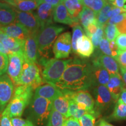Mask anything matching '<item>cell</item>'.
Here are the masks:
<instances>
[{
  "instance_id": "obj_48",
  "label": "cell",
  "mask_w": 126,
  "mask_h": 126,
  "mask_svg": "<svg viewBox=\"0 0 126 126\" xmlns=\"http://www.w3.org/2000/svg\"><path fill=\"white\" fill-rule=\"evenodd\" d=\"M36 1L37 2V5L42 2H45L47 3V4L51 5L53 7H56L60 3L62 2L63 0H36Z\"/></svg>"
},
{
  "instance_id": "obj_53",
  "label": "cell",
  "mask_w": 126,
  "mask_h": 126,
  "mask_svg": "<svg viewBox=\"0 0 126 126\" xmlns=\"http://www.w3.org/2000/svg\"><path fill=\"white\" fill-rule=\"evenodd\" d=\"M97 126H114L112 124L109 123L105 119H101L99 121V123Z\"/></svg>"
},
{
  "instance_id": "obj_42",
  "label": "cell",
  "mask_w": 126,
  "mask_h": 126,
  "mask_svg": "<svg viewBox=\"0 0 126 126\" xmlns=\"http://www.w3.org/2000/svg\"><path fill=\"white\" fill-rule=\"evenodd\" d=\"M116 60L117 61L120 67L126 68V50H119Z\"/></svg>"
},
{
  "instance_id": "obj_17",
  "label": "cell",
  "mask_w": 126,
  "mask_h": 126,
  "mask_svg": "<svg viewBox=\"0 0 126 126\" xmlns=\"http://www.w3.org/2000/svg\"><path fill=\"white\" fill-rule=\"evenodd\" d=\"M106 86L115 102H117L122 91L125 88L122 76L120 74L110 75Z\"/></svg>"
},
{
  "instance_id": "obj_12",
  "label": "cell",
  "mask_w": 126,
  "mask_h": 126,
  "mask_svg": "<svg viewBox=\"0 0 126 126\" xmlns=\"http://www.w3.org/2000/svg\"><path fill=\"white\" fill-rule=\"evenodd\" d=\"M92 64L102 66L109 72L110 75L119 74L120 67L117 61L112 57L102 53L98 48L93 56Z\"/></svg>"
},
{
  "instance_id": "obj_10",
  "label": "cell",
  "mask_w": 126,
  "mask_h": 126,
  "mask_svg": "<svg viewBox=\"0 0 126 126\" xmlns=\"http://www.w3.org/2000/svg\"><path fill=\"white\" fill-rule=\"evenodd\" d=\"M71 35L69 32L61 33L55 41L53 52L56 59L68 58L72 51Z\"/></svg>"
},
{
  "instance_id": "obj_44",
  "label": "cell",
  "mask_w": 126,
  "mask_h": 126,
  "mask_svg": "<svg viewBox=\"0 0 126 126\" xmlns=\"http://www.w3.org/2000/svg\"><path fill=\"white\" fill-rule=\"evenodd\" d=\"M98 28V24H97V22L96 21L94 22L91 23L85 29V32L86 33V35L88 37L90 38V37L96 32Z\"/></svg>"
},
{
  "instance_id": "obj_31",
  "label": "cell",
  "mask_w": 126,
  "mask_h": 126,
  "mask_svg": "<svg viewBox=\"0 0 126 126\" xmlns=\"http://www.w3.org/2000/svg\"><path fill=\"white\" fill-rule=\"evenodd\" d=\"M81 1L83 6L92 9L96 14L107 4L106 0H81Z\"/></svg>"
},
{
  "instance_id": "obj_50",
  "label": "cell",
  "mask_w": 126,
  "mask_h": 126,
  "mask_svg": "<svg viewBox=\"0 0 126 126\" xmlns=\"http://www.w3.org/2000/svg\"><path fill=\"white\" fill-rule=\"evenodd\" d=\"M126 2V0H114L111 4L113 6L116 7L123 8L124 6V4Z\"/></svg>"
},
{
  "instance_id": "obj_1",
  "label": "cell",
  "mask_w": 126,
  "mask_h": 126,
  "mask_svg": "<svg viewBox=\"0 0 126 126\" xmlns=\"http://www.w3.org/2000/svg\"><path fill=\"white\" fill-rule=\"evenodd\" d=\"M61 90H88L92 88V64L83 60L71 59L64 73L55 85Z\"/></svg>"
},
{
  "instance_id": "obj_7",
  "label": "cell",
  "mask_w": 126,
  "mask_h": 126,
  "mask_svg": "<svg viewBox=\"0 0 126 126\" xmlns=\"http://www.w3.org/2000/svg\"><path fill=\"white\" fill-rule=\"evenodd\" d=\"M61 91L69 100H73L79 108L85 110L88 113L94 114L96 117L94 111V100L88 90L71 91L63 89Z\"/></svg>"
},
{
  "instance_id": "obj_41",
  "label": "cell",
  "mask_w": 126,
  "mask_h": 126,
  "mask_svg": "<svg viewBox=\"0 0 126 126\" xmlns=\"http://www.w3.org/2000/svg\"><path fill=\"white\" fill-rule=\"evenodd\" d=\"M114 41L120 50H126V34H119Z\"/></svg>"
},
{
  "instance_id": "obj_51",
  "label": "cell",
  "mask_w": 126,
  "mask_h": 126,
  "mask_svg": "<svg viewBox=\"0 0 126 126\" xmlns=\"http://www.w3.org/2000/svg\"><path fill=\"white\" fill-rule=\"evenodd\" d=\"M120 70L121 76H122L123 81L124 82V86H125V88H126V68L120 67Z\"/></svg>"
},
{
  "instance_id": "obj_49",
  "label": "cell",
  "mask_w": 126,
  "mask_h": 126,
  "mask_svg": "<svg viewBox=\"0 0 126 126\" xmlns=\"http://www.w3.org/2000/svg\"><path fill=\"white\" fill-rule=\"evenodd\" d=\"M116 26L119 33L126 34V18L123 20L122 22L118 23Z\"/></svg>"
},
{
  "instance_id": "obj_28",
  "label": "cell",
  "mask_w": 126,
  "mask_h": 126,
  "mask_svg": "<svg viewBox=\"0 0 126 126\" xmlns=\"http://www.w3.org/2000/svg\"><path fill=\"white\" fill-rule=\"evenodd\" d=\"M109 120L120 121L126 120V105L121 99L116 102L113 113L108 117Z\"/></svg>"
},
{
  "instance_id": "obj_19",
  "label": "cell",
  "mask_w": 126,
  "mask_h": 126,
  "mask_svg": "<svg viewBox=\"0 0 126 126\" xmlns=\"http://www.w3.org/2000/svg\"><path fill=\"white\" fill-rule=\"evenodd\" d=\"M94 47L91 39L83 34L77 42V54L83 59L89 58L94 53Z\"/></svg>"
},
{
  "instance_id": "obj_16",
  "label": "cell",
  "mask_w": 126,
  "mask_h": 126,
  "mask_svg": "<svg viewBox=\"0 0 126 126\" xmlns=\"http://www.w3.org/2000/svg\"><path fill=\"white\" fill-rule=\"evenodd\" d=\"M0 29L9 37L21 40H26L31 33L26 28L17 22L7 26H1Z\"/></svg>"
},
{
  "instance_id": "obj_29",
  "label": "cell",
  "mask_w": 126,
  "mask_h": 126,
  "mask_svg": "<svg viewBox=\"0 0 126 126\" xmlns=\"http://www.w3.org/2000/svg\"><path fill=\"white\" fill-rule=\"evenodd\" d=\"M67 117L52 108L46 126H63Z\"/></svg>"
},
{
  "instance_id": "obj_9",
  "label": "cell",
  "mask_w": 126,
  "mask_h": 126,
  "mask_svg": "<svg viewBox=\"0 0 126 126\" xmlns=\"http://www.w3.org/2000/svg\"><path fill=\"white\" fill-rule=\"evenodd\" d=\"M8 65L7 75L14 85L18 86V82L23 68L25 60L23 53H11L8 55Z\"/></svg>"
},
{
  "instance_id": "obj_47",
  "label": "cell",
  "mask_w": 126,
  "mask_h": 126,
  "mask_svg": "<svg viewBox=\"0 0 126 126\" xmlns=\"http://www.w3.org/2000/svg\"><path fill=\"white\" fill-rule=\"evenodd\" d=\"M110 48L111 52L112 57H113L115 60H116L120 50L119 49V48H118L116 44V42H115L114 40L110 42Z\"/></svg>"
},
{
  "instance_id": "obj_45",
  "label": "cell",
  "mask_w": 126,
  "mask_h": 126,
  "mask_svg": "<svg viewBox=\"0 0 126 126\" xmlns=\"http://www.w3.org/2000/svg\"><path fill=\"white\" fill-rule=\"evenodd\" d=\"M126 12V9L123 8H119V7H113L110 12L108 14V17L109 18H113V17L117 16L119 14H121V13H125Z\"/></svg>"
},
{
  "instance_id": "obj_13",
  "label": "cell",
  "mask_w": 126,
  "mask_h": 126,
  "mask_svg": "<svg viewBox=\"0 0 126 126\" xmlns=\"http://www.w3.org/2000/svg\"><path fill=\"white\" fill-rule=\"evenodd\" d=\"M16 22L23 25L31 33H37L40 29V26L36 14L32 11L23 12L15 9Z\"/></svg>"
},
{
  "instance_id": "obj_33",
  "label": "cell",
  "mask_w": 126,
  "mask_h": 126,
  "mask_svg": "<svg viewBox=\"0 0 126 126\" xmlns=\"http://www.w3.org/2000/svg\"><path fill=\"white\" fill-rule=\"evenodd\" d=\"M84 34V31L82 27L79 24L72 26V36L71 37L72 51L77 54V42L78 39Z\"/></svg>"
},
{
  "instance_id": "obj_55",
  "label": "cell",
  "mask_w": 126,
  "mask_h": 126,
  "mask_svg": "<svg viewBox=\"0 0 126 126\" xmlns=\"http://www.w3.org/2000/svg\"><path fill=\"white\" fill-rule=\"evenodd\" d=\"M108 1H109V2H110V3H111V2H113L114 0H108Z\"/></svg>"
},
{
  "instance_id": "obj_11",
  "label": "cell",
  "mask_w": 126,
  "mask_h": 126,
  "mask_svg": "<svg viewBox=\"0 0 126 126\" xmlns=\"http://www.w3.org/2000/svg\"><path fill=\"white\" fill-rule=\"evenodd\" d=\"M37 33H31L25 40L23 47V54L25 61L29 63H37L39 57Z\"/></svg>"
},
{
  "instance_id": "obj_14",
  "label": "cell",
  "mask_w": 126,
  "mask_h": 126,
  "mask_svg": "<svg viewBox=\"0 0 126 126\" xmlns=\"http://www.w3.org/2000/svg\"><path fill=\"white\" fill-rule=\"evenodd\" d=\"M14 85L8 75H0V105L6 108L14 96Z\"/></svg>"
},
{
  "instance_id": "obj_15",
  "label": "cell",
  "mask_w": 126,
  "mask_h": 126,
  "mask_svg": "<svg viewBox=\"0 0 126 126\" xmlns=\"http://www.w3.org/2000/svg\"><path fill=\"white\" fill-rule=\"evenodd\" d=\"M54 7L45 2L39 4L36 9V15L40 24V28L52 25L53 20Z\"/></svg>"
},
{
  "instance_id": "obj_21",
  "label": "cell",
  "mask_w": 126,
  "mask_h": 126,
  "mask_svg": "<svg viewBox=\"0 0 126 126\" xmlns=\"http://www.w3.org/2000/svg\"><path fill=\"white\" fill-rule=\"evenodd\" d=\"M110 74L106 69L99 65L92 64V87L102 85H107L110 78Z\"/></svg>"
},
{
  "instance_id": "obj_2",
  "label": "cell",
  "mask_w": 126,
  "mask_h": 126,
  "mask_svg": "<svg viewBox=\"0 0 126 126\" xmlns=\"http://www.w3.org/2000/svg\"><path fill=\"white\" fill-rule=\"evenodd\" d=\"M65 28L63 26L56 25H50L39 29L36 35L39 57H40V58L50 59L52 47L59 34Z\"/></svg>"
},
{
  "instance_id": "obj_40",
  "label": "cell",
  "mask_w": 126,
  "mask_h": 126,
  "mask_svg": "<svg viewBox=\"0 0 126 126\" xmlns=\"http://www.w3.org/2000/svg\"><path fill=\"white\" fill-rule=\"evenodd\" d=\"M8 57L6 54L0 53V75H4L7 71Z\"/></svg>"
},
{
  "instance_id": "obj_20",
  "label": "cell",
  "mask_w": 126,
  "mask_h": 126,
  "mask_svg": "<svg viewBox=\"0 0 126 126\" xmlns=\"http://www.w3.org/2000/svg\"><path fill=\"white\" fill-rule=\"evenodd\" d=\"M53 20L55 22L67 25L71 27L76 25L63 2L60 3L54 8L53 12Z\"/></svg>"
},
{
  "instance_id": "obj_39",
  "label": "cell",
  "mask_w": 126,
  "mask_h": 126,
  "mask_svg": "<svg viewBox=\"0 0 126 126\" xmlns=\"http://www.w3.org/2000/svg\"><path fill=\"white\" fill-rule=\"evenodd\" d=\"M13 126H36L29 119H23L20 117L11 118Z\"/></svg>"
},
{
  "instance_id": "obj_46",
  "label": "cell",
  "mask_w": 126,
  "mask_h": 126,
  "mask_svg": "<svg viewBox=\"0 0 126 126\" xmlns=\"http://www.w3.org/2000/svg\"><path fill=\"white\" fill-rule=\"evenodd\" d=\"M63 126H81L79 119L74 117L67 118Z\"/></svg>"
},
{
  "instance_id": "obj_25",
  "label": "cell",
  "mask_w": 126,
  "mask_h": 126,
  "mask_svg": "<svg viewBox=\"0 0 126 126\" xmlns=\"http://www.w3.org/2000/svg\"><path fill=\"white\" fill-rule=\"evenodd\" d=\"M62 2L67 8L75 24H78L79 15L83 8L81 0H63Z\"/></svg>"
},
{
  "instance_id": "obj_26",
  "label": "cell",
  "mask_w": 126,
  "mask_h": 126,
  "mask_svg": "<svg viewBox=\"0 0 126 126\" xmlns=\"http://www.w3.org/2000/svg\"><path fill=\"white\" fill-rule=\"evenodd\" d=\"M68 108L69 99L63 94L52 101V108L67 118L69 117Z\"/></svg>"
},
{
  "instance_id": "obj_52",
  "label": "cell",
  "mask_w": 126,
  "mask_h": 126,
  "mask_svg": "<svg viewBox=\"0 0 126 126\" xmlns=\"http://www.w3.org/2000/svg\"><path fill=\"white\" fill-rule=\"evenodd\" d=\"M119 99H121L122 102L126 105V88H124L123 90L122 91Z\"/></svg>"
},
{
  "instance_id": "obj_36",
  "label": "cell",
  "mask_w": 126,
  "mask_h": 126,
  "mask_svg": "<svg viewBox=\"0 0 126 126\" xmlns=\"http://www.w3.org/2000/svg\"><path fill=\"white\" fill-rule=\"evenodd\" d=\"M96 117L94 114L86 113L79 119L81 126H94Z\"/></svg>"
},
{
  "instance_id": "obj_30",
  "label": "cell",
  "mask_w": 126,
  "mask_h": 126,
  "mask_svg": "<svg viewBox=\"0 0 126 126\" xmlns=\"http://www.w3.org/2000/svg\"><path fill=\"white\" fill-rule=\"evenodd\" d=\"M112 8L113 5L107 3L105 7L97 14L96 19L98 26L105 28L108 20L109 19L108 17V14Z\"/></svg>"
},
{
  "instance_id": "obj_22",
  "label": "cell",
  "mask_w": 126,
  "mask_h": 126,
  "mask_svg": "<svg viewBox=\"0 0 126 126\" xmlns=\"http://www.w3.org/2000/svg\"><path fill=\"white\" fill-rule=\"evenodd\" d=\"M0 42L11 53H23L25 40L9 37L0 29Z\"/></svg>"
},
{
  "instance_id": "obj_54",
  "label": "cell",
  "mask_w": 126,
  "mask_h": 126,
  "mask_svg": "<svg viewBox=\"0 0 126 126\" xmlns=\"http://www.w3.org/2000/svg\"><path fill=\"white\" fill-rule=\"evenodd\" d=\"M4 109L1 106V105H0V116H1V113H2V111H4Z\"/></svg>"
},
{
  "instance_id": "obj_3",
  "label": "cell",
  "mask_w": 126,
  "mask_h": 126,
  "mask_svg": "<svg viewBox=\"0 0 126 126\" xmlns=\"http://www.w3.org/2000/svg\"><path fill=\"white\" fill-rule=\"evenodd\" d=\"M71 59L61 60L57 59L40 58V65L43 67L42 75L43 81L55 86L64 73Z\"/></svg>"
},
{
  "instance_id": "obj_43",
  "label": "cell",
  "mask_w": 126,
  "mask_h": 126,
  "mask_svg": "<svg viewBox=\"0 0 126 126\" xmlns=\"http://www.w3.org/2000/svg\"><path fill=\"white\" fill-rule=\"evenodd\" d=\"M126 18V12L119 14L117 16L110 18L108 20L107 24L108 25H117L118 23L122 22L123 20Z\"/></svg>"
},
{
  "instance_id": "obj_24",
  "label": "cell",
  "mask_w": 126,
  "mask_h": 126,
  "mask_svg": "<svg viewBox=\"0 0 126 126\" xmlns=\"http://www.w3.org/2000/svg\"><path fill=\"white\" fill-rule=\"evenodd\" d=\"M15 9L23 12H30L35 10L37 7L36 0H2Z\"/></svg>"
},
{
  "instance_id": "obj_35",
  "label": "cell",
  "mask_w": 126,
  "mask_h": 126,
  "mask_svg": "<svg viewBox=\"0 0 126 126\" xmlns=\"http://www.w3.org/2000/svg\"><path fill=\"white\" fill-rule=\"evenodd\" d=\"M103 29L104 28L98 26L96 32L90 37V39L94 46V47L96 49L99 48V43H100L102 38L104 37V33H104Z\"/></svg>"
},
{
  "instance_id": "obj_23",
  "label": "cell",
  "mask_w": 126,
  "mask_h": 126,
  "mask_svg": "<svg viewBox=\"0 0 126 126\" xmlns=\"http://www.w3.org/2000/svg\"><path fill=\"white\" fill-rule=\"evenodd\" d=\"M16 18L15 8L7 3L0 2V26H7L14 23Z\"/></svg>"
},
{
  "instance_id": "obj_38",
  "label": "cell",
  "mask_w": 126,
  "mask_h": 126,
  "mask_svg": "<svg viewBox=\"0 0 126 126\" xmlns=\"http://www.w3.org/2000/svg\"><path fill=\"white\" fill-rule=\"evenodd\" d=\"M0 126H13L7 106L0 116Z\"/></svg>"
},
{
  "instance_id": "obj_56",
  "label": "cell",
  "mask_w": 126,
  "mask_h": 126,
  "mask_svg": "<svg viewBox=\"0 0 126 126\" xmlns=\"http://www.w3.org/2000/svg\"><path fill=\"white\" fill-rule=\"evenodd\" d=\"M123 8H125V9H126V5H124V7H123Z\"/></svg>"
},
{
  "instance_id": "obj_8",
  "label": "cell",
  "mask_w": 126,
  "mask_h": 126,
  "mask_svg": "<svg viewBox=\"0 0 126 126\" xmlns=\"http://www.w3.org/2000/svg\"><path fill=\"white\" fill-rule=\"evenodd\" d=\"M94 111L96 117L105 110H108L115 102L112 96L106 85H99L94 87Z\"/></svg>"
},
{
  "instance_id": "obj_27",
  "label": "cell",
  "mask_w": 126,
  "mask_h": 126,
  "mask_svg": "<svg viewBox=\"0 0 126 126\" xmlns=\"http://www.w3.org/2000/svg\"><path fill=\"white\" fill-rule=\"evenodd\" d=\"M96 16L97 14L94 11L83 6L82 9L79 15V22L81 23L82 28L85 29L88 25L97 21Z\"/></svg>"
},
{
  "instance_id": "obj_34",
  "label": "cell",
  "mask_w": 126,
  "mask_h": 126,
  "mask_svg": "<svg viewBox=\"0 0 126 126\" xmlns=\"http://www.w3.org/2000/svg\"><path fill=\"white\" fill-rule=\"evenodd\" d=\"M104 33L105 34L106 38L109 42L114 40L117 36L120 34L116 25L106 24L104 28Z\"/></svg>"
},
{
  "instance_id": "obj_4",
  "label": "cell",
  "mask_w": 126,
  "mask_h": 126,
  "mask_svg": "<svg viewBox=\"0 0 126 126\" xmlns=\"http://www.w3.org/2000/svg\"><path fill=\"white\" fill-rule=\"evenodd\" d=\"M32 87L26 85L16 86L14 96L7 105L11 118L20 117L32 99Z\"/></svg>"
},
{
  "instance_id": "obj_6",
  "label": "cell",
  "mask_w": 126,
  "mask_h": 126,
  "mask_svg": "<svg viewBox=\"0 0 126 126\" xmlns=\"http://www.w3.org/2000/svg\"><path fill=\"white\" fill-rule=\"evenodd\" d=\"M42 83L43 79L40 75L39 65L36 63H29L25 61L18 80V86H30L35 90Z\"/></svg>"
},
{
  "instance_id": "obj_5",
  "label": "cell",
  "mask_w": 126,
  "mask_h": 126,
  "mask_svg": "<svg viewBox=\"0 0 126 126\" xmlns=\"http://www.w3.org/2000/svg\"><path fill=\"white\" fill-rule=\"evenodd\" d=\"M52 110V101L34 95L29 104V120L36 126L47 124Z\"/></svg>"
},
{
  "instance_id": "obj_37",
  "label": "cell",
  "mask_w": 126,
  "mask_h": 126,
  "mask_svg": "<svg viewBox=\"0 0 126 126\" xmlns=\"http://www.w3.org/2000/svg\"><path fill=\"white\" fill-rule=\"evenodd\" d=\"M98 49L103 54L112 57L110 48V42L106 37H103L99 43Z\"/></svg>"
},
{
  "instance_id": "obj_32",
  "label": "cell",
  "mask_w": 126,
  "mask_h": 126,
  "mask_svg": "<svg viewBox=\"0 0 126 126\" xmlns=\"http://www.w3.org/2000/svg\"><path fill=\"white\" fill-rule=\"evenodd\" d=\"M88 113L85 110L82 109L72 100H69L68 114L69 117H74L79 119L83 115Z\"/></svg>"
},
{
  "instance_id": "obj_57",
  "label": "cell",
  "mask_w": 126,
  "mask_h": 126,
  "mask_svg": "<svg viewBox=\"0 0 126 126\" xmlns=\"http://www.w3.org/2000/svg\"><path fill=\"white\" fill-rule=\"evenodd\" d=\"M0 27H1V26H0Z\"/></svg>"
},
{
  "instance_id": "obj_18",
  "label": "cell",
  "mask_w": 126,
  "mask_h": 126,
  "mask_svg": "<svg viewBox=\"0 0 126 126\" xmlns=\"http://www.w3.org/2000/svg\"><path fill=\"white\" fill-rule=\"evenodd\" d=\"M63 94L60 89L52 84L46 83L41 85L34 90V95L42 97L53 101L54 99Z\"/></svg>"
}]
</instances>
